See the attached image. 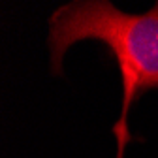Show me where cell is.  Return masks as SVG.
I'll return each instance as SVG.
<instances>
[{
  "label": "cell",
  "mask_w": 158,
  "mask_h": 158,
  "mask_svg": "<svg viewBox=\"0 0 158 158\" xmlns=\"http://www.w3.org/2000/svg\"><path fill=\"white\" fill-rule=\"evenodd\" d=\"M81 40H98L117 56L123 77V118L141 90L158 89V4L147 13H124L106 0H83L58 8L49 21L51 60Z\"/></svg>",
  "instance_id": "1"
},
{
  "label": "cell",
  "mask_w": 158,
  "mask_h": 158,
  "mask_svg": "<svg viewBox=\"0 0 158 158\" xmlns=\"http://www.w3.org/2000/svg\"><path fill=\"white\" fill-rule=\"evenodd\" d=\"M115 132H117V135H118V152H117V158H123L124 143H126V123H124V121H118Z\"/></svg>",
  "instance_id": "2"
}]
</instances>
